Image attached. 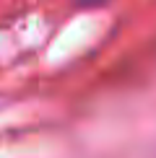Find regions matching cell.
Instances as JSON below:
<instances>
[{"label":"cell","instance_id":"cell-1","mask_svg":"<svg viewBox=\"0 0 156 158\" xmlns=\"http://www.w3.org/2000/svg\"><path fill=\"white\" fill-rule=\"evenodd\" d=\"M78 5H102V3H107V0H76Z\"/></svg>","mask_w":156,"mask_h":158}]
</instances>
